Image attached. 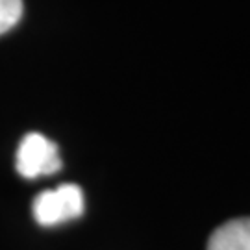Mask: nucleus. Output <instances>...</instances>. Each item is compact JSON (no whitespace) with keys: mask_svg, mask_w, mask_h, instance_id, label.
Listing matches in <instances>:
<instances>
[{"mask_svg":"<svg viewBox=\"0 0 250 250\" xmlns=\"http://www.w3.org/2000/svg\"><path fill=\"white\" fill-rule=\"evenodd\" d=\"M85 200L83 193L76 184H62L56 189H46L39 193L32 204V213L37 224L56 226L83 213Z\"/></svg>","mask_w":250,"mask_h":250,"instance_id":"obj_1","label":"nucleus"},{"mask_svg":"<svg viewBox=\"0 0 250 250\" xmlns=\"http://www.w3.org/2000/svg\"><path fill=\"white\" fill-rule=\"evenodd\" d=\"M15 167L22 178L34 180L50 176L62 169V158L58 145L37 132H30L22 137L17 148Z\"/></svg>","mask_w":250,"mask_h":250,"instance_id":"obj_2","label":"nucleus"},{"mask_svg":"<svg viewBox=\"0 0 250 250\" xmlns=\"http://www.w3.org/2000/svg\"><path fill=\"white\" fill-rule=\"evenodd\" d=\"M208 250H250V217L221 224L211 233Z\"/></svg>","mask_w":250,"mask_h":250,"instance_id":"obj_3","label":"nucleus"},{"mask_svg":"<svg viewBox=\"0 0 250 250\" xmlns=\"http://www.w3.org/2000/svg\"><path fill=\"white\" fill-rule=\"evenodd\" d=\"M22 17V0H0V36L9 32Z\"/></svg>","mask_w":250,"mask_h":250,"instance_id":"obj_4","label":"nucleus"}]
</instances>
